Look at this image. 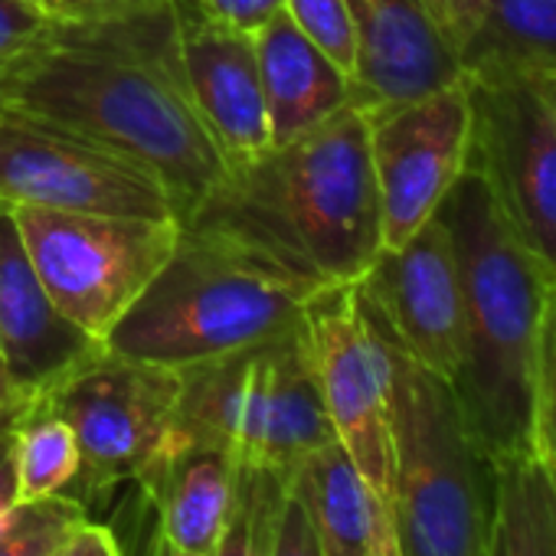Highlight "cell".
I'll return each mask as SVG.
<instances>
[{
    "label": "cell",
    "mask_w": 556,
    "mask_h": 556,
    "mask_svg": "<svg viewBox=\"0 0 556 556\" xmlns=\"http://www.w3.org/2000/svg\"><path fill=\"white\" fill-rule=\"evenodd\" d=\"M0 109L37 115L144 164L167 187L180 223L229 170L174 70L167 0L118 24H53L0 66Z\"/></svg>",
    "instance_id": "1"
},
{
    "label": "cell",
    "mask_w": 556,
    "mask_h": 556,
    "mask_svg": "<svg viewBox=\"0 0 556 556\" xmlns=\"http://www.w3.org/2000/svg\"><path fill=\"white\" fill-rule=\"evenodd\" d=\"M308 292L357 286L383 252V213L370 125L354 102L318 128L232 164L187 213Z\"/></svg>",
    "instance_id": "2"
},
{
    "label": "cell",
    "mask_w": 556,
    "mask_h": 556,
    "mask_svg": "<svg viewBox=\"0 0 556 556\" xmlns=\"http://www.w3.org/2000/svg\"><path fill=\"white\" fill-rule=\"evenodd\" d=\"M435 213L462 282V351L448 383L471 439L501 462L533 448L536 338L556 275L517 239L478 170L465 167Z\"/></svg>",
    "instance_id": "3"
},
{
    "label": "cell",
    "mask_w": 556,
    "mask_h": 556,
    "mask_svg": "<svg viewBox=\"0 0 556 556\" xmlns=\"http://www.w3.org/2000/svg\"><path fill=\"white\" fill-rule=\"evenodd\" d=\"M308 292L258 255L180 223L177 245L105 348L184 370L282 338L305 318Z\"/></svg>",
    "instance_id": "4"
},
{
    "label": "cell",
    "mask_w": 556,
    "mask_h": 556,
    "mask_svg": "<svg viewBox=\"0 0 556 556\" xmlns=\"http://www.w3.org/2000/svg\"><path fill=\"white\" fill-rule=\"evenodd\" d=\"M361 299L390 361L393 497L387 507L403 556H488L494 462L471 439L452 383L406 354L364 289Z\"/></svg>",
    "instance_id": "5"
},
{
    "label": "cell",
    "mask_w": 556,
    "mask_h": 556,
    "mask_svg": "<svg viewBox=\"0 0 556 556\" xmlns=\"http://www.w3.org/2000/svg\"><path fill=\"white\" fill-rule=\"evenodd\" d=\"M177 374L180 393L167 452L213 445L229 452L236 468H265L289 478L308 455L338 442L305 318L282 338Z\"/></svg>",
    "instance_id": "6"
},
{
    "label": "cell",
    "mask_w": 556,
    "mask_h": 556,
    "mask_svg": "<svg viewBox=\"0 0 556 556\" xmlns=\"http://www.w3.org/2000/svg\"><path fill=\"white\" fill-rule=\"evenodd\" d=\"M11 210L56 308L102 344L164 268L180 236L177 216Z\"/></svg>",
    "instance_id": "7"
},
{
    "label": "cell",
    "mask_w": 556,
    "mask_h": 556,
    "mask_svg": "<svg viewBox=\"0 0 556 556\" xmlns=\"http://www.w3.org/2000/svg\"><path fill=\"white\" fill-rule=\"evenodd\" d=\"M177 393V370L131 361L109 348L50 387L37 409L60 416L83 455V471L70 497L86 504L118 484L141 481L167 452Z\"/></svg>",
    "instance_id": "8"
},
{
    "label": "cell",
    "mask_w": 556,
    "mask_h": 556,
    "mask_svg": "<svg viewBox=\"0 0 556 556\" xmlns=\"http://www.w3.org/2000/svg\"><path fill=\"white\" fill-rule=\"evenodd\" d=\"M0 203L70 213L177 216L167 187L144 164L11 109H0Z\"/></svg>",
    "instance_id": "9"
},
{
    "label": "cell",
    "mask_w": 556,
    "mask_h": 556,
    "mask_svg": "<svg viewBox=\"0 0 556 556\" xmlns=\"http://www.w3.org/2000/svg\"><path fill=\"white\" fill-rule=\"evenodd\" d=\"M321 400L334 439L351 455L377 501L393 497L390 361L364 308L361 286H331L305 302Z\"/></svg>",
    "instance_id": "10"
},
{
    "label": "cell",
    "mask_w": 556,
    "mask_h": 556,
    "mask_svg": "<svg viewBox=\"0 0 556 556\" xmlns=\"http://www.w3.org/2000/svg\"><path fill=\"white\" fill-rule=\"evenodd\" d=\"M468 83V164L517 239L556 275V112L530 83Z\"/></svg>",
    "instance_id": "11"
},
{
    "label": "cell",
    "mask_w": 556,
    "mask_h": 556,
    "mask_svg": "<svg viewBox=\"0 0 556 556\" xmlns=\"http://www.w3.org/2000/svg\"><path fill=\"white\" fill-rule=\"evenodd\" d=\"M364 115L380 190L383 249H396L435 216L468 164L471 92L462 76L439 92Z\"/></svg>",
    "instance_id": "12"
},
{
    "label": "cell",
    "mask_w": 556,
    "mask_h": 556,
    "mask_svg": "<svg viewBox=\"0 0 556 556\" xmlns=\"http://www.w3.org/2000/svg\"><path fill=\"white\" fill-rule=\"evenodd\" d=\"M167 37L180 86L229 167L265 154L271 135L252 37L213 24L197 0H167Z\"/></svg>",
    "instance_id": "13"
},
{
    "label": "cell",
    "mask_w": 556,
    "mask_h": 556,
    "mask_svg": "<svg viewBox=\"0 0 556 556\" xmlns=\"http://www.w3.org/2000/svg\"><path fill=\"white\" fill-rule=\"evenodd\" d=\"M361 289L409 357L442 380L455 377L462 351V282L455 245L439 213L403 245L383 249L361 278Z\"/></svg>",
    "instance_id": "14"
},
{
    "label": "cell",
    "mask_w": 556,
    "mask_h": 556,
    "mask_svg": "<svg viewBox=\"0 0 556 556\" xmlns=\"http://www.w3.org/2000/svg\"><path fill=\"white\" fill-rule=\"evenodd\" d=\"M357 63L351 102L364 112L439 92L462 79L455 47L422 0H348Z\"/></svg>",
    "instance_id": "15"
},
{
    "label": "cell",
    "mask_w": 556,
    "mask_h": 556,
    "mask_svg": "<svg viewBox=\"0 0 556 556\" xmlns=\"http://www.w3.org/2000/svg\"><path fill=\"white\" fill-rule=\"evenodd\" d=\"M102 348L56 308L30 262L14 210L0 203V361L11 377L40 403L50 387Z\"/></svg>",
    "instance_id": "16"
},
{
    "label": "cell",
    "mask_w": 556,
    "mask_h": 556,
    "mask_svg": "<svg viewBox=\"0 0 556 556\" xmlns=\"http://www.w3.org/2000/svg\"><path fill=\"white\" fill-rule=\"evenodd\" d=\"M135 491L157 517L154 556H216L236 494V462L213 445L167 452Z\"/></svg>",
    "instance_id": "17"
},
{
    "label": "cell",
    "mask_w": 556,
    "mask_h": 556,
    "mask_svg": "<svg viewBox=\"0 0 556 556\" xmlns=\"http://www.w3.org/2000/svg\"><path fill=\"white\" fill-rule=\"evenodd\" d=\"M252 47L271 148L318 128L351 105V76L321 53L286 11H278L252 34Z\"/></svg>",
    "instance_id": "18"
},
{
    "label": "cell",
    "mask_w": 556,
    "mask_h": 556,
    "mask_svg": "<svg viewBox=\"0 0 556 556\" xmlns=\"http://www.w3.org/2000/svg\"><path fill=\"white\" fill-rule=\"evenodd\" d=\"M455 53L471 83H530L556 73V0H481Z\"/></svg>",
    "instance_id": "19"
},
{
    "label": "cell",
    "mask_w": 556,
    "mask_h": 556,
    "mask_svg": "<svg viewBox=\"0 0 556 556\" xmlns=\"http://www.w3.org/2000/svg\"><path fill=\"white\" fill-rule=\"evenodd\" d=\"M286 488L312 523L318 556H367L377 497L341 442L308 455Z\"/></svg>",
    "instance_id": "20"
},
{
    "label": "cell",
    "mask_w": 556,
    "mask_h": 556,
    "mask_svg": "<svg viewBox=\"0 0 556 556\" xmlns=\"http://www.w3.org/2000/svg\"><path fill=\"white\" fill-rule=\"evenodd\" d=\"M494 523L488 556H556V478L520 452L494 462Z\"/></svg>",
    "instance_id": "21"
},
{
    "label": "cell",
    "mask_w": 556,
    "mask_h": 556,
    "mask_svg": "<svg viewBox=\"0 0 556 556\" xmlns=\"http://www.w3.org/2000/svg\"><path fill=\"white\" fill-rule=\"evenodd\" d=\"M83 471V455L73 429L47 413L34 409L24 426L14 432V475H17V497L40 501L53 494H70Z\"/></svg>",
    "instance_id": "22"
},
{
    "label": "cell",
    "mask_w": 556,
    "mask_h": 556,
    "mask_svg": "<svg viewBox=\"0 0 556 556\" xmlns=\"http://www.w3.org/2000/svg\"><path fill=\"white\" fill-rule=\"evenodd\" d=\"M286 501V475L236 468V494L216 556H275V533Z\"/></svg>",
    "instance_id": "23"
},
{
    "label": "cell",
    "mask_w": 556,
    "mask_h": 556,
    "mask_svg": "<svg viewBox=\"0 0 556 556\" xmlns=\"http://www.w3.org/2000/svg\"><path fill=\"white\" fill-rule=\"evenodd\" d=\"M86 520V504L70 494L17 501L0 523V556H53Z\"/></svg>",
    "instance_id": "24"
},
{
    "label": "cell",
    "mask_w": 556,
    "mask_h": 556,
    "mask_svg": "<svg viewBox=\"0 0 556 556\" xmlns=\"http://www.w3.org/2000/svg\"><path fill=\"white\" fill-rule=\"evenodd\" d=\"M533 452L556 478V286L543 308L533 370Z\"/></svg>",
    "instance_id": "25"
},
{
    "label": "cell",
    "mask_w": 556,
    "mask_h": 556,
    "mask_svg": "<svg viewBox=\"0 0 556 556\" xmlns=\"http://www.w3.org/2000/svg\"><path fill=\"white\" fill-rule=\"evenodd\" d=\"M282 11L321 53H328L348 76H354L357 40L348 0H282Z\"/></svg>",
    "instance_id": "26"
},
{
    "label": "cell",
    "mask_w": 556,
    "mask_h": 556,
    "mask_svg": "<svg viewBox=\"0 0 556 556\" xmlns=\"http://www.w3.org/2000/svg\"><path fill=\"white\" fill-rule=\"evenodd\" d=\"M43 14L63 27H99L118 24L161 8L164 0H37Z\"/></svg>",
    "instance_id": "27"
},
{
    "label": "cell",
    "mask_w": 556,
    "mask_h": 556,
    "mask_svg": "<svg viewBox=\"0 0 556 556\" xmlns=\"http://www.w3.org/2000/svg\"><path fill=\"white\" fill-rule=\"evenodd\" d=\"M53 30L37 0H0V66L30 50Z\"/></svg>",
    "instance_id": "28"
},
{
    "label": "cell",
    "mask_w": 556,
    "mask_h": 556,
    "mask_svg": "<svg viewBox=\"0 0 556 556\" xmlns=\"http://www.w3.org/2000/svg\"><path fill=\"white\" fill-rule=\"evenodd\" d=\"M197 8L213 24L252 37L258 27H265L278 11H282V0H197Z\"/></svg>",
    "instance_id": "29"
},
{
    "label": "cell",
    "mask_w": 556,
    "mask_h": 556,
    "mask_svg": "<svg viewBox=\"0 0 556 556\" xmlns=\"http://www.w3.org/2000/svg\"><path fill=\"white\" fill-rule=\"evenodd\" d=\"M275 556H318L312 523H308L302 504L289 494V488H286V501H282V517H278Z\"/></svg>",
    "instance_id": "30"
},
{
    "label": "cell",
    "mask_w": 556,
    "mask_h": 556,
    "mask_svg": "<svg viewBox=\"0 0 556 556\" xmlns=\"http://www.w3.org/2000/svg\"><path fill=\"white\" fill-rule=\"evenodd\" d=\"M34 409H37V400L11 377L4 361H0V439L14 435Z\"/></svg>",
    "instance_id": "31"
},
{
    "label": "cell",
    "mask_w": 556,
    "mask_h": 556,
    "mask_svg": "<svg viewBox=\"0 0 556 556\" xmlns=\"http://www.w3.org/2000/svg\"><path fill=\"white\" fill-rule=\"evenodd\" d=\"M53 556H125L118 536L109 530V523L86 520Z\"/></svg>",
    "instance_id": "32"
},
{
    "label": "cell",
    "mask_w": 556,
    "mask_h": 556,
    "mask_svg": "<svg viewBox=\"0 0 556 556\" xmlns=\"http://www.w3.org/2000/svg\"><path fill=\"white\" fill-rule=\"evenodd\" d=\"M422 4L429 8V14L435 17V24L442 27V34L448 37V43L458 50L462 37L468 34L471 21L478 17V8L481 0H422ZM458 56V53H455ZM462 66V63H458Z\"/></svg>",
    "instance_id": "33"
},
{
    "label": "cell",
    "mask_w": 556,
    "mask_h": 556,
    "mask_svg": "<svg viewBox=\"0 0 556 556\" xmlns=\"http://www.w3.org/2000/svg\"><path fill=\"white\" fill-rule=\"evenodd\" d=\"M367 556H403V546H400L396 527H393V514L383 501H377V510H374V530H370Z\"/></svg>",
    "instance_id": "34"
},
{
    "label": "cell",
    "mask_w": 556,
    "mask_h": 556,
    "mask_svg": "<svg viewBox=\"0 0 556 556\" xmlns=\"http://www.w3.org/2000/svg\"><path fill=\"white\" fill-rule=\"evenodd\" d=\"M17 475H14V435L0 439V523L17 507Z\"/></svg>",
    "instance_id": "35"
},
{
    "label": "cell",
    "mask_w": 556,
    "mask_h": 556,
    "mask_svg": "<svg viewBox=\"0 0 556 556\" xmlns=\"http://www.w3.org/2000/svg\"><path fill=\"white\" fill-rule=\"evenodd\" d=\"M530 86L543 96V102L556 112V73H546V76H536L530 79Z\"/></svg>",
    "instance_id": "36"
}]
</instances>
